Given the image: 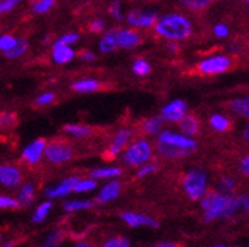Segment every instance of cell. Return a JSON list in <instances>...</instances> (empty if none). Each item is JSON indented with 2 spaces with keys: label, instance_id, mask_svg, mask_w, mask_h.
Returning a JSON list of instances; mask_svg holds the SVG:
<instances>
[{
  "label": "cell",
  "instance_id": "1",
  "mask_svg": "<svg viewBox=\"0 0 249 247\" xmlns=\"http://www.w3.org/2000/svg\"><path fill=\"white\" fill-rule=\"evenodd\" d=\"M200 206L203 210V218L206 222L231 218L239 212L237 197L224 196L221 193H208L202 197Z\"/></svg>",
  "mask_w": 249,
  "mask_h": 247
},
{
  "label": "cell",
  "instance_id": "2",
  "mask_svg": "<svg viewBox=\"0 0 249 247\" xmlns=\"http://www.w3.org/2000/svg\"><path fill=\"white\" fill-rule=\"evenodd\" d=\"M154 30L159 36L168 40H184L192 34L193 27L187 16L179 14H169L158 18Z\"/></svg>",
  "mask_w": 249,
  "mask_h": 247
},
{
  "label": "cell",
  "instance_id": "3",
  "mask_svg": "<svg viewBox=\"0 0 249 247\" xmlns=\"http://www.w3.org/2000/svg\"><path fill=\"white\" fill-rule=\"evenodd\" d=\"M208 176L202 169H192L182 181V188L190 200H202L206 194Z\"/></svg>",
  "mask_w": 249,
  "mask_h": 247
},
{
  "label": "cell",
  "instance_id": "4",
  "mask_svg": "<svg viewBox=\"0 0 249 247\" xmlns=\"http://www.w3.org/2000/svg\"><path fill=\"white\" fill-rule=\"evenodd\" d=\"M123 162L128 166H144L151 159V145L145 139H138L126 147L122 156Z\"/></svg>",
  "mask_w": 249,
  "mask_h": 247
},
{
  "label": "cell",
  "instance_id": "5",
  "mask_svg": "<svg viewBox=\"0 0 249 247\" xmlns=\"http://www.w3.org/2000/svg\"><path fill=\"white\" fill-rule=\"evenodd\" d=\"M74 156V149L66 144V142H58V141H53V142H49L46 144V148H45V157L53 163V165H62V163H67L73 159Z\"/></svg>",
  "mask_w": 249,
  "mask_h": 247
},
{
  "label": "cell",
  "instance_id": "6",
  "mask_svg": "<svg viewBox=\"0 0 249 247\" xmlns=\"http://www.w3.org/2000/svg\"><path fill=\"white\" fill-rule=\"evenodd\" d=\"M231 66V61L226 55H213L209 58H205L203 61L199 63V71L203 74H221L226 73Z\"/></svg>",
  "mask_w": 249,
  "mask_h": 247
},
{
  "label": "cell",
  "instance_id": "7",
  "mask_svg": "<svg viewBox=\"0 0 249 247\" xmlns=\"http://www.w3.org/2000/svg\"><path fill=\"white\" fill-rule=\"evenodd\" d=\"M158 139H159V144L171 145V147H175V148H179V149H184V151H190V152H193L196 149V147H197V144H196V141L193 138H187L184 135L174 133V132H169V131L160 132Z\"/></svg>",
  "mask_w": 249,
  "mask_h": 247
},
{
  "label": "cell",
  "instance_id": "8",
  "mask_svg": "<svg viewBox=\"0 0 249 247\" xmlns=\"http://www.w3.org/2000/svg\"><path fill=\"white\" fill-rule=\"evenodd\" d=\"M126 21H128L132 27L148 28V27L154 25L156 21H158V14H156L154 11L132 9V11L126 15Z\"/></svg>",
  "mask_w": 249,
  "mask_h": 247
},
{
  "label": "cell",
  "instance_id": "9",
  "mask_svg": "<svg viewBox=\"0 0 249 247\" xmlns=\"http://www.w3.org/2000/svg\"><path fill=\"white\" fill-rule=\"evenodd\" d=\"M120 218L131 228H140V227L158 228L159 227V224L156 219L150 218V216H147V214H141V213H135V212H123L120 214Z\"/></svg>",
  "mask_w": 249,
  "mask_h": 247
},
{
  "label": "cell",
  "instance_id": "10",
  "mask_svg": "<svg viewBox=\"0 0 249 247\" xmlns=\"http://www.w3.org/2000/svg\"><path fill=\"white\" fill-rule=\"evenodd\" d=\"M45 148H46V141L42 138L30 142L22 151V159L30 165H36L45 156Z\"/></svg>",
  "mask_w": 249,
  "mask_h": 247
},
{
  "label": "cell",
  "instance_id": "11",
  "mask_svg": "<svg viewBox=\"0 0 249 247\" xmlns=\"http://www.w3.org/2000/svg\"><path fill=\"white\" fill-rule=\"evenodd\" d=\"M187 114V104L182 99H175L166 104L162 108V120L166 121H179Z\"/></svg>",
  "mask_w": 249,
  "mask_h": 247
},
{
  "label": "cell",
  "instance_id": "12",
  "mask_svg": "<svg viewBox=\"0 0 249 247\" xmlns=\"http://www.w3.org/2000/svg\"><path fill=\"white\" fill-rule=\"evenodd\" d=\"M22 181V175L18 167L2 165L0 166V183L6 188H17Z\"/></svg>",
  "mask_w": 249,
  "mask_h": 247
},
{
  "label": "cell",
  "instance_id": "13",
  "mask_svg": "<svg viewBox=\"0 0 249 247\" xmlns=\"http://www.w3.org/2000/svg\"><path fill=\"white\" fill-rule=\"evenodd\" d=\"M79 178L77 176H70L64 181H61L59 183H56L55 187L52 188H48L45 191L46 197L48 198H59V197H66L69 196L71 191H74V187H76V183H77Z\"/></svg>",
  "mask_w": 249,
  "mask_h": 247
},
{
  "label": "cell",
  "instance_id": "14",
  "mask_svg": "<svg viewBox=\"0 0 249 247\" xmlns=\"http://www.w3.org/2000/svg\"><path fill=\"white\" fill-rule=\"evenodd\" d=\"M141 43V37L134 30H117V48L122 49H134Z\"/></svg>",
  "mask_w": 249,
  "mask_h": 247
},
{
  "label": "cell",
  "instance_id": "15",
  "mask_svg": "<svg viewBox=\"0 0 249 247\" xmlns=\"http://www.w3.org/2000/svg\"><path fill=\"white\" fill-rule=\"evenodd\" d=\"M129 139H131V131L129 129H120L114 135V138H113V141H111V144L108 147V154H110V156L113 157V156H117V154H120L124 148L128 147Z\"/></svg>",
  "mask_w": 249,
  "mask_h": 247
},
{
  "label": "cell",
  "instance_id": "16",
  "mask_svg": "<svg viewBox=\"0 0 249 247\" xmlns=\"http://www.w3.org/2000/svg\"><path fill=\"white\" fill-rule=\"evenodd\" d=\"M122 185L117 181H110L107 182L104 187L100 190L98 196H97V203L100 204H106L108 201H113L114 198H117V196L120 194Z\"/></svg>",
  "mask_w": 249,
  "mask_h": 247
},
{
  "label": "cell",
  "instance_id": "17",
  "mask_svg": "<svg viewBox=\"0 0 249 247\" xmlns=\"http://www.w3.org/2000/svg\"><path fill=\"white\" fill-rule=\"evenodd\" d=\"M76 56V52L71 46H53L52 59L56 64H67Z\"/></svg>",
  "mask_w": 249,
  "mask_h": 247
},
{
  "label": "cell",
  "instance_id": "18",
  "mask_svg": "<svg viewBox=\"0 0 249 247\" xmlns=\"http://www.w3.org/2000/svg\"><path fill=\"white\" fill-rule=\"evenodd\" d=\"M179 129H181V135L192 138L193 135H196L199 132V121L193 117V115H184L179 121Z\"/></svg>",
  "mask_w": 249,
  "mask_h": 247
},
{
  "label": "cell",
  "instance_id": "19",
  "mask_svg": "<svg viewBox=\"0 0 249 247\" xmlns=\"http://www.w3.org/2000/svg\"><path fill=\"white\" fill-rule=\"evenodd\" d=\"M71 89L79 94H92L100 89V82L95 79H80L71 84Z\"/></svg>",
  "mask_w": 249,
  "mask_h": 247
},
{
  "label": "cell",
  "instance_id": "20",
  "mask_svg": "<svg viewBox=\"0 0 249 247\" xmlns=\"http://www.w3.org/2000/svg\"><path fill=\"white\" fill-rule=\"evenodd\" d=\"M117 49V30L113 28L108 33L103 36L100 40V52L103 53H110Z\"/></svg>",
  "mask_w": 249,
  "mask_h": 247
},
{
  "label": "cell",
  "instance_id": "21",
  "mask_svg": "<svg viewBox=\"0 0 249 247\" xmlns=\"http://www.w3.org/2000/svg\"><path fill=\"white\" fill-rule=\"evenodd\" d=\"M18 204L22 206H30L35 201V185L33 183H24L19 193H18V198H17Z\"/></svg>",
  "mask_w": 249,
  "mask_h": 247
},
{
  "label": "cell",
  "instance_id": "22",
  "mask_svg": "<svg viewBox=\"0 0 249 247\" xmlns=\"http://www.w3.org/2000/svg\"><path fill=\"white\" fill-rule=\"evenodd\" d=\"M122 175V169L120 167H114V166H110V167H98V169H93L90 172V176L92 179L97 178V179H113V178H117Z\"/></svg>",
  "mask_w": 249,
  "mask_h": 247
},
{
  "label": "cell",
  "instance_id": "23",
  "mask_svg": "<svg viewBox=\"0 0 249 247\" xmlns=\"http://www.w3.org/2000/svg\"><path fill=\"white\" fill-rule=\"evenodd\" d=\"M158 149L166 159H181V157H185V156H189V154H192L190 151H184V149H179V148H175L171 145H163V144H159Z\"/></svg>",
  "mask_w": 249,
  "mask_h": 247
},
{
  "label": "cell",
  "instance_id": "24",
  "mask_svg": "<svg viewBox=\"0 0 249 247\" xmlns=\"http://www.w3.org/2000/svg\"><path fill=\"white\" fill-rule=\"evenodd\" d=\"M230 108L245 118H249V97H240L230 102Z\"/></svg>",
  "mask_w": 249,
  "mask_h": 247
},
{
  "label": "cell",
  "instance_id": "25",
  "mask_svg": "<svg viewBox=\"0 0 249 247\" xmlns=\"http://www.w3.org/2000/svg\"><path fill=\"white\" fill-rule=\"evenodd\" d=\"M209 125L216 132H227L230 129V121L223 114H212L209 118Z\"/></svg>",
  "mask_w": 249,
  "mask_h": 247
},
{
  "label": "cell",
  "instance_id": "26",
  "mask_svg": "<svg viewBox=\"0 0 249 247\" xmlns=\"http://www.w3.org/2000/svg\"><path fill=\"white\" fill-rule=\"evenodd\" d=\"M64 131H66L69 135L74 136V138H85V136H88V135L92 132L89 126L77 125V123H73V125H66V126H64Z\"/></svg>",
  "mask_w": 249,
  "mask_h": 247
},
{
  "label": "cell",
  "instance_id": "27",
  "mask_svg": "<svg viewBox=\"0 0 249 247\" xmlns=\"http://www.w3.org/2000/svg\"><path fill=\"white\" fill-rule=\"evenodd\" d=\"M93 204V201L90 200H73V201H66L62 204L66 212H79V210H85V209H90Z\"/></svg>",
  "mask_w": 249,
  "mask_h": 247
},
{
  "label": "cell",
  "instance_id": "28",
  "mask_svg": "<svg viewBox=\"0 0 249 247\" xmlns=\"http://www.w3.org/2000/svg\"><path fill=\"white\" fill-rule=\"evenodd\" d=\"M52 209V203L51 201H43L42 204H39V207L36 209L35 214H33V218H31V221H33L35 224H40L43 222L46 218H48V214Z\"/></svg>",
  "mask_w": 249,
  "mask_h": 247
},
{
  "label": "cell",
  "instance_id": "29",
  "mask_svg": "<svg viewBox=\"0 0 249 247\" xmlns=\"http://www.w3.org/2000/svg\"><path fill=\"white\" fill-rule=\"evenodd\" d=\"M162 123L163 120L160 117H151V118H147L144 121V131L150 135H156V133H160V129H162Z\"/></svg>",
  "mask_w": 249,
  "mask_h": 247
},
{
  "label": "cell",
  "instance_id": "30",
  "mask_svg": "<svg viewBox=\"0 0 249 247\" xmlns=\"http://www.w3.org/2000/svg\"><path fill=\"white\" fill-rule=\"evenodd\" d=\"M97 188V181L92 178H86V179H79L76 187H74V193H89L92 190Z\"/></svg>",
  "mask_w": 249,
  "mask_h": 247
},
{
  "label": "cell",
  "instance_id": "31",
  "mask_svg": "<svg viewBox=\"0 0 249 247\" xmlns=\"http://www.w3.org/2000/svg\"><path fill=\"white\" fill-rule=\"evenodd\" d=\"M27 48H28L27 40H25V39H18L17 45H15L9 52H6L5 55H6V58H9V59H17V58H19V56H22V55L25 53Z\"/></svg>",
  "mask_w": 249,
  "mask_h": 247
},
{
  "label": "cell",
  "instance_id": "32",
  "mask_svg": "<svg viewBox=\"0 0 249 247\" xmlns=\"http://www.w3.org/2000/svg\"><path fill=\"white\" fill-rule=\"evenodd\" d=\"M132 71L135 76H140V77H144L147 74H150L151 71V66L147 63L145 59H137L134 66H132Z\"/></svg>",
  "mask_w": 249,
  "mask_h": 247
},
{
  "label": "cell",
  "instance_id": "33",
  "mask_svg": "<svg viewBox=\"0 0 249 247\" xmlns=\"http://www.w3.org/2000/svg\"><path fill=\"white\" fill-rule=\"evenodd\" d=\"M234 187H236V182L233 178L226 176L220 181V190H221V194L224 196H231V193L234 191Z\"/></svg>",
  "mask_w": 249,
  "mask_h": 247
},
{
  "label": "cell",
  "instance_id": "34",
  "mask_svg": "<svg viewBox=\"0 0 249 247\" xmlns=\"http://www.w3.org/2000/svg\"><path fill=\"white\" fill-rule=\"evenodd\" d=\"M18 39L11 36V34H3V36H0V50H3L5 53L9 52L15 45H17Z\"/></svg>",
  "mask_w": 249,
  "mask_h": 247
},
{
  "label": "cell",
  "instance_id": "35",
  "mask_svg": "<svg viewBox=\"0 0 249 247\" xmlns=\"http://www.w3.org/2000/svg\"><path fill=\"white\" fill-rule=\"evenodd\" d=\"M76 42H79V34L77 33H66L64 36H61L53 43V46H70V45H73Z\"/></svg>",
  "mask_w": 249,
  "mask_h": 247
},
{
  "label": "cell",
  "instance_id": "36",
  "mask_svg": "<svg viewBox=\"0 0 249 247\" xmlns=\"http://www.w3.org/2000/svg\"><path fill=\"white\" fill-rule=\"evenodd\" d=\"M62 241V232L61 231H53L48 235V238L40 244L39 247H56Z\"/></svg>",
  "mask_w": 249,
  "mask_h": 247
},
{
  "label": "cell",
  "instance_id": "37",
  "mask_svg": "<svg viewBox=\"0 0 249 247\" xmlns=\"http://www.w3.org/2000/svg\"><path fill=\"white\" fill-rule=\"evenodd\" d=\"M53 5H55V0H39V2L33 5V11L36 14H46L53 8Z\"/></svg>",
  "mask_w": 249,
  "mask_h": 247
},
{
  "label": "cell",
  "instance_id": "38",
  "mask_svg": "<svg viewBox=\"0 0 249 247\" xmlns=\"http://www.w3.org/2000/svg\"><path fill=\"white\" fill-rule=\"evenodd\" d=\"M104 247H131V243L126 237H111L104 243Z\"/></svg>",
  "mask_w": 249,
  "mask_h": 247
},
{
  "label": "cell",
  "instance_id": "39",
  "mask_svg": "<svg viewBox=\"0 0 249 247\" xmlns=\"http://www.w3.org/2000/svg\"><path fill=\"white\" fill-rule=\"evenodd\" d=\"M19 204L17 198L8 197V196H0V209H17Z\"/></svg>",
  "mask_w": 249,
  "mask_h": 247
},
{
  "label": "cell",
  "instance_id": "40",
  "mask_svg": "<svg viewBox=\"0 0 249 247\" xmlns=\"http://www.w3.org/2000/svg\"><path fill=\"white\" fill-rule=\"evenodd\" d=\"M55 101V94L53 92H45L36 99V105H49Z\"/></svg>",
  "mask_w": 249,
  "mask_h": 247
},
{
  "label": "cell",
  "instance_id": "41",
  "mask_svg": "<svg viewBox=\"0 0 249 247\" xmlns=\"http://www.w3.org/2000/svg\"><path fill=\"white\" fill-rule=\"evenodd\" d=\"M15 114H0V128H11L15 125Z\"/></svg>",
  "mask_w": 249,
  "mask_h": 247
},
{
  "label": "cell",
  "instance_id": "42",
  "mask_svg": "<svg viewBox=\"0 0 249 247\" xmlns=\"http://www.w3.org/2000/svg\"><path fill=\"white\" fill-rule=\"evenodd\" d=\"M182 5L185 6H189L192 9H203L206 8L208 5H211V0H192V2H182Z\"/></svg>",
  "mask_w": 249,
  "mask_h": 247
},
{
  "label": "cell",
  "instance_id": "43",
  "mask_svg": "<svg viewBox=\"0 0 249 247\" xmlns=\"http://www.w3.org/2000/svg\"><path fill=\"white\" fill-rule=\"evenodd\" d=\"M229 33H230V30H229V27H227L226 24H216V25L213 27V34H215L216 37H220V39L227 37Z\"/></svg>",
  "mask_w": 249,
  "mask_h": 247
},
{
  "label": "cell",
  "instance_id": "44",
  "mask_svg": "<svg viewBox=\"0 0 249 247\" xmlns=\"http://www.w3.org/2000/svg\"><path fill=\"white\" fill-rule=\"evenodd\" d=\"M18 5H19L18 0H3V2H0V14L9 12V11H12L15 6H18Z\"/></svg>",
  "mask_w": 249,
  "mask_h": 247
},
{
  "label": "cell",
  "instance_id": "45",
  "mask_svg": "<svg viewBox=\"0 0 249 247\" xmlns=\"http://www.w3.org/2000/svg\"><path fill=\"white\" fill-rule=\"evenodd\" d=\"M156 170H158V166H156V165H150V163H147V165H144V166H141V167H140V170H138V178L148 176V175L154 173Z\"/></svg>",
  "mask_w": 249,
  "mask_h": 247
},
{
  "label": "cell",
  "instance_id": "46",
  "mask_svg": "<svg viewBox=\"0 0 249 247\" xmlns=\"http://www.w3.org/2000/svg\"><path fill=\"white\" fill-rule=\"evenodd\" d=\"M104 28H106V21L101 19V18L93 19L92 24H90V32H92V33H101Z\"/></svg>",
  "mask_w": 249,
  "mask_h": 247
},
{
  "label": "cell",
  "instance_id": "47",
  "mask_svg": "<svg viewBox=\"0 0 249 247\" xmlns=\"http://www.w3.org/2000/svg\"><path fill=\"white\" fill-rule=\"evenodd\" d=\"M110 15L116 19V21H123V14L120 11V5L119 3H114L111 8H110Z\"/></svg>",
  "mask_w": 249,
  "mask_h": 247
},
{
  "label": "cell",
  "instance_id": "48",
  "mask_svg": "<svg viewBox=\"0 0 249 247\" xmlns=\"http://www.w3.org/2000/svg\"><path fill=\"white\" fill-rule=\"evenodd\" d=\"M237 203H239V209L243 212H249V196H240L237 197Z\"/></svg>",
  "mask_w": 249,
  "mask_h": 247
},
{
  "label": "cell",
  "instance_id": "49",
  "mask_svg": "<svg viewBox=\"0 0 249 247\" xmlns=\"http://www.w3.org/2000/svg\"><path fill=\"white\" fill-rule=\"evenodd\" d=\"M239 169H240L242 175H245V176H249V156H246V157H243V159L240 160Z\"/></svg>",
  "mask_w": 249,
  "mask_h": 247
},
{
  "label": "cell",
  "instance_id": "50",
  "mask_svg": "<svg viewBox=\"0 0 249 247\" xmlns=\"http://www.w3.org/2000/svg\"><path fill=\"white\" fill-rule=\"evenodd\" d=\"M80 56H82V59H85V61H93L97 56H95V53H92V52H89V50H83L82 53H80Z\"/></svg>",
  "mask_w": 249,
  "mask_h": 247
},
{
  "label": "cell",
  "instance_id": "51",
  "mask_svg": "<svg viewBox=\"0 0 249 247\" xmlns=\"http://www.w3.org/2000/svg\"><path fill=\"white\" fill-rule=\"evenodd\" d=\"M153 247H179V246L174 241H160L158 244H154Z\"/></svg>",
  "mask_w": 249,
  "mask_h": 247
},
{
  "label": "cell",
  "instance_id": "52",
  "mask_svg": "<svg viewBox=\"0 0 249 247\" xmlns=\"http://www.w3.org/2000/svg\"><path fill=\"white\" fill-rule=\"evenodd\" d=\"M242 136H243V139L246 141V142H249V125L243 129V133H242Z\"/></svg>",
  "mask_w": 249,
  "mask_h": 247
},
{
  "label": "cell",
  "instance_id": "53",
  "mask_svg": "<svg viewBox=\"0 0 249 247\" xmlns=\"http://www.w3.org/2000/svg\"><path fill=\"white\" fill-rule=\"evenodd\" d=\"M74 247H93V246H92V243H89V241H80V243H77Z\"/></svg>",
  "mask_w": 249,
  "mask_h": 247
},
{
  "label": "cell",
  "instance_id": "54",
  "mask_svg": "<svg viewBox=\"0 0 249 247\" xmlns=\"http://www.w3.org/2000/svg\"><path fill=\"white\" fill-rule=\"evenodd\" d=\"M0 247H15V241H8V243H5V244H2V246H0Z\"/></svg>",
  "mask_w": 249,
  "mask_h": 247
},
{
  "label": "cell",
  "instance_id": "55",
  "mask_svg": "<svg viewBox=\"0 0 249 247\" xmlns=\"http://www.w3.org/2000/svg\"><path fill=\"white\" fill-rule=\"evenodd\" d=\"M215 247H229V246H226V244H216Z\"/></svg>",
  "mask_w": 249,
  "mask_h": 247
},
{
  "label": "cell",
  "instance_id": "56",
  "mask_svg": "<svg viewBox=\"0 0 249 247\" xmlns=\"http://www.w3.org/2000/svg\"><path fill=\"white\" fill-rule=\"evenodd\" d=\"M2 240H3V235H2V234H0V243H2Z\"/></svg>",
  "mask_w": 249,
  "mask_h": 247
},
{
  "label": "cell",
  "instance_id": "57",
  "mask_svg": "<svg viewBox=\"0 0 249 247\" xmlns=\"http://www.w3.org/2000/svg\"><path fill=\"white\" fill-rule=\"evenodd\" d=\"M239 247H240V246H239Z\"/></svg>",
  "mask_w": 249,
  "mask_h": 247
}]
</instances>
